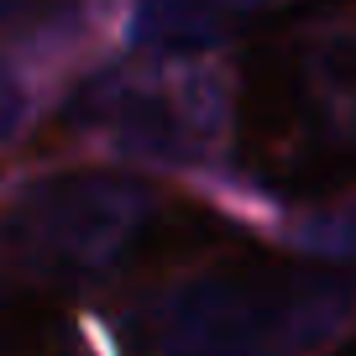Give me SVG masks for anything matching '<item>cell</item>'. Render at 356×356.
<instances>
[{
  "label": "cell",
  "mask_w": 356,
  "mask_h": 356,
  "mask_svg": "<svg viewBox=\"0 0 356 356\" xmlns=\"http://www.w3.org/2000/svg\"><path fill=\"white\" fill-rule=\"evenodd\" d=\"M330 356H356V341H351V346H341V351H330Z\"/></svg>",
  "instance_id": "277c9868"
},
{
  "label": "cell",
  "mask_w": 356,
  "mask_h": 356,
  "mask_svg": "<svg viewBox=\"0 0 356 356\" xmlns=\"http://www.w3.org/2000/svg\"><path fill=\"white\" fill-rule=\"evenodd\" d=\"M293 6H304V0H147L142 32L157 47L194 53V47L231 42L241 32H262Z\"/></svg>",
  "instance_id": "3957f363"
},
{
  "label": "cell",
  "mask_w": 356,
  "mask_h": 356,
  "mask_svg": "<svg viewBox=\"0 0 356 356\" xmlns=\"http://www.w3.org/2000/svg\"><path fill=\"white\" fill-rule=\"evenodd\" d=\"M236 163L278 200H325L356 184V0H304L252 32Z\"/></svg>",
  "instance_id": "6da1fadb"
},
{
  "label": "cell",
  "mask_w": 356,
  "mask_h": 356,
  "mask_svg": "<svg viewBox=\"0 0 356 356\" xmlns=\"http://www.w3.org/2000/svg\"><path fill=\"white\" fill-rule=\"evenodd\" d=\"M356 309V273L309 257H231L126 325L131 356H299Z\"/></svg>",
  "instance_id": "7a4b0ae2"
}]
</instances>
